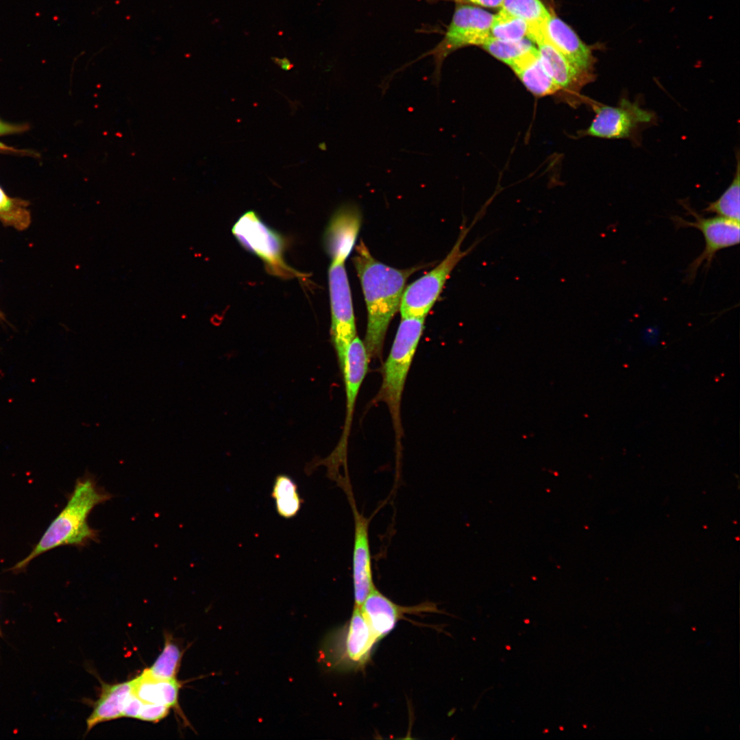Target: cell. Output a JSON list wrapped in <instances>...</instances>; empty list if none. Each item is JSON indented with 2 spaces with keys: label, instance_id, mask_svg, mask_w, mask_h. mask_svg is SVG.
Wrapping results in <instances>:
<instances>
[{
  "label": "cell",
  "instance_id": "3",
  "mask_svg": "<svg viewBox=\"0 0 740 740\" xmlns=\"http://www.w3.org/2000/svg\"><path fill=\"white\" fill-rule=\"evenodd\" d=\"M423 318H402L389 354L382 368V381L373 402L385 403L391 416L397 448L403 434L401 402L412 361L424 328Z\"/></svg>",
  "mask_w": 740,
  "mask_h": 740
},
{
  "label": "cell",
  "instance_id": "18",
  "mask_svg": "<svg viewBox=\"0 0 740 740\" xmlns=\"http://www.w3.org/2000/svg\"><path fill=\"white\" fill-rule=\"evenodd\" d=\"M511 69L524 86L536 97L554 95L560 90L544 68L538 49Z\"/></svg>",
  "mask_w": 740,
  "mask_h": 740
},
{
  "label": "cell",
  "instance_id": "29",
  "mask_svg": "<svg viewBox=\"0 0 740 740\" xmlns=\"http://www.w3.org/2000/svg\"><path fill=\"white\" fill-rule=\"evenodd\" d=\"M459 3H471L487 8H501L503 0H454Z\"/></svg>",
  "mask_w": 740,
  "mask_h": 740
},
{
  "label": "cell",
  "instance_id": "30",
  "mask_svg": "<svg viewBox=\"0 0 740 740\" xmlns=\"http://www.w3.org/2000/svg\"><path fill=\"white\" fill-rule=\"evenodd\" d=\"M27 130V125H13L0 121V136L23 132Z\"/></svg>",
  "mask_w": 740,
  "mask_h": 740
},
{
  "label": "cell",
  "instance_id": "19",
  "mask_svg": "<svg viewBox=\"0 0 740 740\" xmlns=\"http://www.w3.org/2000/svg\"><path fill=\"white\" fill-rule=\"evenodd\" d=\"M359 227L357 217L339 212L332 219L325 234V244L332 258L348 256L356 241Z\"/></svg>",
  "mask_w": 740,
  "mask_h": 740
},
{
  "label": "cell",
  "instance_id": "24",
  "mask_svg": "<svg viewBox=\"0 0 740 740\" xmlns=\"http://www.w3.org/2000/svg\"><path fill=\"white\" fill-rule=\"evenodd\" d=\"M183 652L173 640L171 636L165 634L164 645L161 654L153 664L146 669L151 676L160 680L176 679Z\"/></svg>",
  "mask_w": 740,
  "mask_h": 740
},
{
  "label": "cell",
  "instance_id": "28",
  "mask_svg": "<svg viewBox=\"0 0 740 740\" xmlns=\"http://www.w3.org/2000/svg\"><path fill=\"white\" fill-rule=\"evenodd\" d=\"M143 702L140 700L132 691L124 702L122 717L137 719L143 706Z\"/></svg>",
  "mask_w": 740,
  "mask_h": 740
},
{
  "label": "cell",
  "instance_id": "25",
  "mask_svg": "<svg viewBox=\"0 0 740 740\" xmlns=\"http://www.w3.org/2000/svg\"><path fill=\"white\" fill-rule=\"evenodd\" d=\"M529 27L521 18L500 9L493 16L491 36L502 40H519L528 38Z\"/></svg>",
  "mask_w": 740,
  "mask_h": 740
},
{
  "label": "cell",
  "instance_id": "4",
  "mask_svg": "<svg viewBox=\"0 0 740 740\" xmlns=\"http://www.w3.org/2000/svg\"><path fill=\"white\" fill-rule=\"evenodd\" d=\"M369 360L363 341L356 336L348 347L341 370L344 378L346 395V415L342 434L337 445L329 456L323 459L314 460L306 465L305 469L306 473H310L317 467L323 465L327 468L328 477L336 482L343 476L339 471L341 467H343L345 472L348 473L347 442L355 404L360 388L367 373Z\"/></svg>",
  "mask_w": 740,
  "mask_h": 740
},
{
  "label": "cell",
  "instance_id": "21",
  "mask_svg": "<svg viewBox=\"0 0 740 740\" xmlns=\"http://www.w3.org/2000/svg\"><path fill=\"white\" fill-rule=\"evenodd\" d=\"M271 497L275 501L277 513L285 519L296 516L303 503L297 484L291 477L286 474H280L275 477Z\"/></svg>",
  "mask_w": 740,
  "mask_h": 740
},
{
  "label": "cell",
  "instance_id": "13",
  "mask_svg": "<svg viewBox=\"0 0 740 740\" xmlns=\"http://www.w3.org/2000/svg\"><path fill=\"white\" fill-rule=\"evenodd\" d=\"M360 610L373 633L379 641L391 632L406 614L439 613L436 604L423 602L412 606H402L391 601L375 587L369 593Z\"/></svg>",
  "mask_w": 740,
  "mask_h": 740
},
{
  "label": "cell",
  "instance_id": "8",
  "mask_svg": "<svg viewBox=\"0 0 740 740\" xmlns=\"http://www.w3.org/2000/svg\"><path fill=\"white\" fill-rule=\"evenodd\" d=\"M494 14L469 4H457L442 40L426 56H432L433 79L439 83L443 61L453 51L469 45L481 46L491 36Z\"/></svg>",
  "mask_w": 740,
  "mask_h": 740
},
{
  "label": "cell",
  "instance_id": "5",
  "mask_svg": "<svg viewBox=\"0 0 740 740\" xmlns=\"http://www.w3.org/2000/svg\"><path fill=\"white\" fill-rule=\"evenodd\" d=\"M483 214V211L480 212L469 227L463 225L455 245L436 267L405 288L399 310L402 318H426L454 268L480 241H476L467 250L461 249L463 242L469 230Z\"/></svg>",
  "mask_w": 740,
  "mask_h": 740
},
{
  "label": "cell",
  "instance_id": "15",
  "mask_svg": "<svg viewBox=\"0 0 740 740\" xmlns=\"http://www.w3.org/2000/svg\"><path fill=\"white\" fill-rule=\"evenodd\" d=\"M540 59L546 71L561 90L578 91L593 81L595 75L585 73L573 66L545 38H538Z\"/></svg>",
  "mask_w": 740,
  "mask_h": 740
},
{
  "label": "cell",
  "instance_id": "7",
  "mask_svg": "<svg viewBox=\"0 0 740 740\" xmlns=\"http://www.w3.org/2000/svg\"><path fill=\"white\" fill-rule=\"evenodd\" d=\"M237 241L264 262L268 272L282 278L301 276L284 261V237L266 225L253 210L241 215L232 228Z\"/></svg>",
  "mask_w": 740,
  "mask_h": 740
},
{
  "label": "cell",
  "instance_id": "11",
  "mask_svg": "<svg viewBox=\"0 0 740 740\" xmlns=\"http://www.w3.org/2000/svg\"><path fill=\"white\" fill-rule=\"evenodd\" d=\"M595 113L590 125L582 136L618 139L634 138L641 126L652 123L653 112L642 108L636 101L622 98L616 106L591 101ZM580 134V135H581Z\"/></svg>",
  "mask_w": 740,
  "mask_h": 740
},
{
  "label": "cell",
  "instance_id": "17",
  "mask_svg": "<svg viewBox=\"0 0 740 740\" xmlns=\"http://www.w3.org/2000/svg\"><path fill=\"white\" fill-rule=\"evenodd\" d=\"M132 691V680L103 684L100 696L86 721L87 732L100 723L121 718L124 702Z\"/></svg>",
  "mask_w": 740,
  "mask_h": 740
},
{
  "label": "cell",
  "instance_id": "16",
  "mask_svg": "<svg viewBox=\"0 0 740 740\" xmlns=\"http://www.w3.org/2000/svg\"><path fill=\"white\" fill-rule=\"evenodd\" d=\"M132 692L143 702L162 704L184 715L178 704L181 687L176 679L160 680L153 678L147 669L132 680Z\"/></svg>",
  "mask_w": 740,
  "mask_h": 740
},
{
  "label": "cell",
  "instance_id": "20",
  "mask_svg": "<svg viewBox=\"0 0 740 740\" xmlns=\"http://www.w3.org/2000/svg\"><path fill=\"white\" fill-rule=\"evenodd\" d=\"M500 9L523 20L529 27L528 38L534 42L544 34L551 13L541 0H503Z\"/></svg>",
  "mask_w": 740,
  "mask_h": 740
},
{
  "label": "cell",
  "instance_id": "1",
  "mask_svg": "<svg viewBox=\"0 0 740 740\" xmlns=\"http://www.w3.org/2000/svg\"><path fill=\"white\" fill-rule=\"evenodd\" d=\"M353 258L367 309L364 344L369 358L382 356L388 327L399 310L406 282L420 267L398 269L377 260L363 242Z\"/></svg>",
  "mask_w": 740,
  "mask_h": 740
},
{
  "label": "cell",
  "instance_id": "12",
  "mask_svg": "<svg viewBox=\"0 0 740 740\" xmlns=\"http://www.w3.org/2000/svg\"><path fill=\"white\" fill-rule=\"evenodd\" d=\"M342 489L347 496L354 517L352 581L354 606L360 607L375 587L369 536V520L358 510L351 484L345 485Z\"/></svg>",
  "mask_w": 740,
  "mask_h": 740
},
{
  "label": "cell",
  "instance_id": "6",
  "mask_svg": "<svg viewBox=\"0 0 740 740\" xmlns=\"http://www.w3.org/2000/svg\"><path fill=\"white\" fill-rule=\"evenodd\" d=\"M378 641L360 608L354 606L347 624L330 634L324 642L321 658L330 668L361 669L368 663Z\"/></svg>",
  "mask_w": 740,
  "mask_h": 740
},
{
  "label": "cell",
  "instance_id": "32",
  "mask_svg": "<svg viewBox=\"0 0 740 740\" xmlns=\"http://www.w3.org/2000/svg\"><path fill=\"white\" fill-rule=\"evenodd\" d=\"M0 319H4L3 314L1 313V311H0Z\"/></svg>",
  "mask_w": 740,
  "mask_h": 740
},
{
  "label": "cell",
  "instance_id": "22",
  "mask_svg": "<svg viewBox=\"0 0 740 740\" xmlns=\"http://www.w3.org/2000/svg\"><path fill=\"white\" fill-rule=\"evenodd\" d=\"M528 38L519 40H502L490 36L481 47L490 55L510 68L537 47Z\"/></svg>",
  "mask_w": 740,
  "mask_h": 740
},
{
  "label": "cell",
  "instance_id": "31",
  "mask_svg": "<svg viewBox=\"0 0 740 740\" xmlns=\"http://www.w3.org/2000/svg\"><path fill=\"white\" fill-rule=\"evenodd\" d=\"M274 62L279 65L283 70L288 71L293 67V64L288 59L286 58H275Z\"/></svg>",
  "mask_w": 740,
  "mask_h": 740
},
{
  "label": "cell",
  "instance_id": "2",
  "mask_svg": "<svg viewBox=\"0 0 740 740\" xmlns=\"http://www.w3.org/2000/svg\"><path fill=\"white\" fill-rule=\"evenodd\" d=\"M112 496L100 488L88 475L79 478L64 508L49 526L33 550L14 565L20 570L30 561L53 548L62 545L84 547L98 539V531L92 528L88 517L93 508Z\"/></svg>",
  "mask_w": 740,
  "mask_h": 740
},
{
  "label": "cell",
  "instance_id": "23",
  "mask_svg": "<svg viewBox=\"0 0 740 740\" xmlns=\"http://www.w3.org/2000/svg\"><path fill=\"white\" fill-rule=\"evenodd\" d=\"M739 158L737 157V167L733 180L730 186L715 201L709 203L702 212L715 213L717 216L739 222Z\"/></svg>",
  "mask_w": 740,
  "mask_h": 740
},
{
  "label": "cell",
  "instance_id": "10",
  "mask_svg": "<svg viewBox=\"0 0 740 740\" xmlns=\"http://www.w3.org/2000/svg\"><path fill=\"white\" fill-rule=\"evenodd\" d=\"M682 206L688 214L694 218V221L684 220L680 217H671L677 229L694 227L699 230L705 240L703 251L695 258L686 270V281L692 282L702 264L705 263V268L708 269L716 254L725 248L737 245L739 243V222L734 221L719 216L704 217L696 212L687 203Z\"/></svg>",
  "mask_w": 740,
  "mask_h": 740
},
{
  "label": "cell",
  "instance_id": "27",
  "mask_svg": "<svg viewBox=\"0 0 740 740\" xmlns=\"http://www.w3.org/2000/svg\"><path fill=\"white\" fill-rule=\"evenodd\" d=\"M170 709L171 708L165 704L143 702L137 719L158 722L169 715Z\"/></svg>",
  "mask_w": 740,
  "mask_h": 740
},
{
  "label": "cell",
  "instance_id": "14",
  "mask_svg": "<svg viewBox=\"0 0 740 740\" xmlns=\"http://www.w3.org/2000/svg\"><path fill=\"white\" fill-rule=\"evenodd\" d=\"M546 39L576 68L594 75L596 59L593 49L585 44L563 20L550 13L544 26Z\"/></svg>",
  "mask_w": 740,
  "mask_h": 740
},
{
  "label": "cell",
  "instance_id": "9",
  "mask_svg": "<svg viewBox=\"0 0 740 740\" xmlns=\"http://www.w3.org/2000/svg\"><path fill=\"white\" fill-rule=\"evenodd\" d=\"M346 257L332 258L328 270L332 341L342 369L348 347L356 335L351 291L345 267Z\"/></svg>",
  "mask_w": 740,
  "mask_h": 740
},
{
  "label": "cell",
  "instance_id": "26",
  "mask_svg": "<svg viewBox=\"0 0 740 740\" xmlns=\"http://www.w3.org/2000/svg\"><path fill=\"white\" fill-rule=\"evenodd\" d=\"M27 206L23 200L8 197L0 187V221L3 224L19 230L26 229L31 221Z\"/></svg>",
  "mask_w": 740,
  "mask_h": 740
}]
</instances>
